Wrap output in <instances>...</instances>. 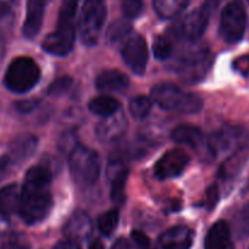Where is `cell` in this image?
Segmentation results:
<instances>
[{
    "mask_svg": "<svg viewBox=\"0 0 249 249\" xmlns=\"http://www.w3.org/2000/svg\"><path fill=\"white\" fill-rule=\"evenodd\" d=\"M80 0H62L56 30L43 40V49L55 56H66L76 39V14Z\"/></svg>",
    "mask_w": 249,
    "mask_h": 249,
    "instance_id": "cell-2",
    "label": "cell"
},
{
    "mask_svg": "<svg viewBox=\"0 0 249 249\" xmlns=\"http://www.w3.org/2000/svg\"><path fill=\"white\" fill-rule=\"evenodd\" d=\"M18 6V0H0V37L6 38L13 31Z\"/></svg>",
    "mask_w": 249,
    "mask_h": 249,
    "instance_id": "cell-22",
    "label": "cell"
},
{
    "mask_svg": "<svg viewBox=\"0 0 249 249\" xmlns=\"http://www.w3.org/2000/svg\"><path fill=\"white\" fill-rule=\"evenodd\" d=\"M128 170L120 169L116 170L111 179V190H110V196L111 200L116 204H122L124 200V188H126V182H127Z\"/></svg>",
    "mask_w": 249,
    "mask_h": 249,
    "instance_id": "cell-26",
    "label": "cell"
},
{
    "mask_svg": "<svg viewBox=\"0 0 249 249\" xmlns=\"http://www.w3.org/2000/svg\"><path fill=\"white\" fill-rule=\"evenodd\" d=\"M174 44L169 36H158L153 43V53L158 60H166L171 56Z\"/></svg>",
    "mask_w": 249,
    "mask_h": 249,
    "instance_id": "cell-30",
    "label": "cell"
},
{
    "mask_svg": "<svg viewBox=\"0 0 249 249\" xmlns=\"http://www.w3.org/2000/svg\"><path fill=\"white\" fill-rule=\"evenodd\" d=\"M171 138L175 142L188 145V147L193 148V149H207L208 155H209V150H208V138L205 137L203 131L200 128L196 127V126H191V124H181V126H177L176 128L172 130Z\"/></svg>",
    "mask_w": 249,
    "mask_h": 249,
    "instance_id": "cell-16",
    "label": "cell"
},
{
    "mask_svg": "<svg viewBox=\"0 0 249 249\" xmlns=\"http://www.w3.org/2000/svg\"><path fill=\"white\" fill-rule=\"evenodd\" d=\"M126 130H127V120L117 111L111 116L104 117V120L98 124L95 135L100 142L114 143L124 137Z\"/></svg>",
    "mask_w": 249,
    "mask_h": 249,
    "instance_id": "cell-13",
    "label": "cell"
},
{
    "mask_svg": "<svg viewBox=\"0 0 249 249\" xmlns=\"http://www.w3.org/2000/svg\"><path fill=\"white\" fill-rule=\"evenodd\" d=\"M111 249H130V243L124 238H119L112 244Z\"/></svg>",
    "mask_w": 249,
    "mask_h": 249,
    "instance_id": "cell-41",
    "label": "cell"
},
{
    "mask_svg": "<svg viewBox=\"0 0 249 249\" xmlns=\"http://www.w3.org/2000/svg\"><path fill=\"white\" fill-rule=\"evenodd\" d=\"M0 249H21L18 246H15V244H5V246H1Z\"/></svg>",
    "mask_w": 249,
    "mask_h": 249,
    "instance_id": "cell-44",
    "label": "cell"
},
{
    "mask_svg": "<svg viewBox=\"0 0 249 249\" xmlns=\"http://www.w3.org/2000/svg\"><path fill=\"white\" fill-rule=\"evenodd\" d=\"M77 137L73 132L62 133V136L57 141V148L60 152L66 155H70L77 148Z\"/></svg>",
    "mask_w": 249,
    "mask_h": 249,
    "instance_id": "cell-32",
    "label": "cell"
},
{
    "mask_svg": "<svg viewBox=\"0 0 249 249\" xmlns=\"http://www.w3.org/2000/svg\"><path fill=\"white\" fill-rule=\"evenodd\" d=\"M213 62L214 56L208 48H192L178 57L175 71L181 82L196 85L204 80Z\"/></svg>",
    "mask_w": 249,
    "mask_h": 249,
    "instance_id": "cell-4",
    "label": "cell"
},
{
    "mask_svg": "<svg viewBox=\"0 0 249 249\" xmlns=\"http://www.w3.org/2000/svg\"><path fill=\"white\" fill-rule=\"evenodd\" d=\"M69 165L73 181L81 187H92L100 175V159L97 152L83 145H77L69 155Z\"/></svg>",
    "mask_w": 249,
    "mask_h": 249,
    "instance_id": "cell-7",
    "label": "cell"
},
{
    "mask_svg": "<svg viewBox=\"0 0 249 249\" xmlns=\"http://www.w3.org/2000/svg\"><path fill=\"white\" fill-rule=\"evenodd\" d=\"M21 200V190L18 184H8L0 190V215L3 217H11L18 213Z\"/></svg>",
    "mask_w": 249,
    "mask_h": 249,
    "instance_id": "cell-21",
    "label": "cell"
},
{
    "mask_svg": "<svg viewBox=\"0 0 249 249\" xmlns=\"http://www.w3.org/2000/svg\"><path fill=\"white\" fill-rule=\"evenodd\" d=\"M243 131L238 127L229 126L224 127L219 132L214 133L210 138H208V150L210 158H216L221 153L229 152L238 145L243 138Z\"/></svg>",
    "mask_w": 249,
    "mask_h": 249,
    "instance_id": "cell-12",
    "label": "cell"
},
{
    "mask_svg": "<svg viewBox=\"0 0 249 249\" xmlns=\"http://www.w3.org/2000/svg\"><path fill=\"white\" fill-rule=\"evenodd\" d=\"M89 249H105V248H104V244L97 239V241H93L92 243L89 244Z\"/></svg>",
    "mask_w": 249,
    "mask_h": 249,
    "instance_id": "cell-43",
    "label": "cell"
},
{
    "mask_svg": "<svg viewBox=\"0 0 249 249\" xmlns=\"http://www.w3.org/2000/svg\"><path fill=\"white\" fill-rule=\"evenodd\" d=\"M239 231L243 234H249V204L239 214L238 219Z\"/></svg>",
    "mask_w": 249,
    "mask_h": 249,
    "instance_id": "cell-38",
    "label": "cell"
},
{
    "mask_svg": "<svg viewBox=\"0 0 249 249\" xmlns=\"http://www.w3.org/2000/svg\"><path fill=\"white\" fill-rule=\"evenodd\" d=\"M247 25V13L239 0L227 4L220 18V37L229 44L238 43L243 38Z\"/></svg>",
    "mask_w": 249,
    "mask_h": 249,
    "instance_id": "cell-8",
    "label": "cell"
},
{
    "mask_svg": "<svg viewBox=\"0 0 249 249\" xmlns=\"http://www.w3.org/2000/svg\"><path fill=\"white\" fill-rule=\"evenodd\" d=\"M192 230L187 226H174L162 232L158 238L155 249H191L193 243Z\"/></svg>",
    "mask_w": 249,
    "mask_h": 249,
    "instance_id": "cell-14",
    "label": "cell"
},
{
    "mask_svg": "<svg viewBox=\"0 0 249 249\" xmlns=\"http://www.w3.org/2000/svg\"><path fill=\"white\" fill-rule=\"evenodd\" d=\"M38 147V138L33 135H21L14 138L9 145V154L14 164H20L30 159Z\"/></svg>",
    "mask_w": 249,
    "mask_h": 249,
    "instance_id": "cell-17",
    "label": "cell"
},
{
    "mask_svg": "<svg viewBox=\"0 0 249 249\" xmlns=\"http://www.w3.org/2000/svg\"><path fill=\"white\" fill-rule=\"evenodd\" d=\"M38 105H39V100L27 99L16 103L15 107L20 114H31V112L35 111V110L37 109Z\"/></svg>",
    "mask_w": 249,
    "mask_h": 249,
    "instance_id": "cell-35",
    "label": "cell"
},
{
    "mask_svg": "<svg viewBox=\"0 0 249 249\" xmlns=\"http://www.w3.org/2000/svg\"><path fill=\"white\" fill-rule=\"evenodd\" d=\"M90 112L102 117L111 116L120 110V102L110 95H100L94 98L88 104Z\"/></svg>",
    "mask_w": 249,
    "mask_h": 249,
    "instance_id": "cell-25",
    "label": "cell"
},
{
    "mask_svg": "<svg viewBox=\"0 0 249 249\" xmlns=\"http://www.w3.org/2000/svg\"><path fill=\"white\" fill-rule=\"evenodd\" d=\"M50 0H27L26 18L22 33L27 39H33L39 33L44 18L45 6Z\"/></svg>",
    "mask_w": 249,
    "mask_h": 249,
    "instance_id": "cell-15",
    "label": "cell"
},
{
    "mask_svg": "<svg viewBox=\"0 0 249 249\" xmlns=\"http://www.w3.org/2000/svg\"><path fill=\"white\" fill-rule=\"evenodd\" d=\"M131 236H132V239L136 243V246L140 249H152V242H150L149 237L144 232L135 230V231H132Z\"/></svg>",
    "mask_w": 249,
    "mask_h": 249,
    "instance_id": "cell-34",
    "label": "cell"
},
{
    "mask_svg": "<svg viewBox=\"0 0 249 249\" xmlns=\"http://www.w3.org/2000/svg\"><path fill=\"white\" fill-rule=\"evenodd\" d=\"M105 18L107 6L104 0H86L78 20V33L82 44L94 47L99 42Z\"/></svg>",
    "mask_w": 249,
    "mask_h": 249,
    "instance_id": "cell-6",
    "label": "cell"
},
{
    "mask_svg": "<svg viewBox=\"0 0 249 249\" xmlns=\"http://www.w3.org/2000/svg\"><path fill=\"white\" fill-rule=\"evenodd\" d=\"M233 69L237 72L242 75H248L249 73V55L239 56L233 61Z\"/></svg>",
    "mask_w": 249,
    "mask_h": 249,
    "instance_id": "cell-37",
    "label": "cell"
},
{
    "mask_svg": "<svg viewBox=\"0 0 249 249\" xmlns=\"http://www.w3.org/2000/svg\"><path fill=\"white\" fill-rule=\"evenodd\" d=\"M247 1H248V3H249V0H247Z\"/></svg>",
    "mask_w": 249,
    "mask_h": 249,
    "instance_id": "cell-46",
    "label": "cell"
},
{
    "mask_svg": "<svg viewBox=\"0 0 249 249\" xmlns=\"http://www.w3.org/2000/svg\"><path fill=\"white\" fill-rule=\"evenodd\" d=\"M204 249H234L231 238V230L224 220L216 221L208 231Z\"/></svg>",
    "mask_w": 249,
    "mask_h": 249,
    "instance_id": "cell-18",
    "label": "cell"
},
{
    "mask_svg": "<svg viewBox=\"0 0 249 249\" xmlns=\"http://www.w3.org/2000/svg\"><path fill=\"white\" fill-rule=\"evenodd\" d=\"M190 162V157L182 149L167 150L157 161L154 175L159 179L174 178L179 176Z\"/></svg>",
    "mask_w": 249,
    "mask_h": 249,
    "instance_id": "cell-11",
    "label": "cell"
},
{
    "mask_svg": "<svg viewBox=\"0 0 249 249\" xmlns=\"http://www.w3.org/2000/svg\"><path fill=\"white\" fill-rule=\"evenodd\" d=\"M119 210H107V213H104V214L98 217V229L104 236H111V233L116 230L117 225H119Z\"/></svg>",
    "mask_w": 249,
    "mask_h": 249,
    "instance_id": "cell-29",
    "label": "cell"
},
{
    "mask_svg": "<svg viewBox=\"0 0 249 249\" xmlns=\"http://www.w3.org/2000/svg\"><path fill=\"white\" fill-rule=\"evenodd\" d=\"M153 107V102L145 95H137L130 99L128 111L135 120H144L150 114Z\"/></svg>",
    "mask_w": 249,
    "mask_h": 249,
    "instance_id": "cell-28",
    "label": "cell"
},
{
    "mask_svg": "<svg viewBox=\"0 0 249 249\" xmlns=\"http://www.w3.org/2000/svg\"><path fill=\"white\" fill-rule=\"evenodd\" d=\"M92 220L88 216L87 213L77 210L66 221L64 233L69 239L77 241V239L87 238L92 233Z\"/></svg>",
    "mask_w": 249,
    "mask_h": 249,
    "instance_id": "cell-19",
    "label": "cell"
},
{
    "mask_svg": "<svg viewBox=\"0 0 249 249\" xmlns=\"http://www.w3.org/2000/svg\"><path fill=\"white\" fill-rule=\"evenodd\" d=\"M247 157H248V154H247L246 149L239 148L236 153H233V154L221 165L219 172L220 178H221L222 181H230V179L233 178V177L238 174L239 170L242 169V166L244 165Z\"/></svg>",
    "mask_w": 249,
    "mask_h": 249,
    "instance_id": "cell-23",
    "label": "cell"
},
{
    "mask_svg": "<svg viewBox=\"0 0 249 249\" xmlns=\"http://www.w3.org/2000/svg\"><path fill=\"white\" fill-rule=\"evenodd\" d=\"M152 100L161 109L178 114H197L203 109V100L197 94L182 90L177 86L164 83L152 88Z\"/></svg>",
    "mask_w": 249,
    "mask_h": 249,
    "instance_id": "cell-3",
    "label": "cell"
},
{
    "mask_svg": "<svg viewBox=\"0 0 249 249\" xmlns=\"http://www.w3.org/2000/svg\"><path fill=\"white\" fill-rule=\"evenodd\" d=\"M210 13H212V5L209 3H205L200 8L196 9L195 11L184 16L183 20L175 26V35L188 42H197L207 30Z\"/></svg>",
    "mask_w": 249,
    "mask_h": 249,
    "instance_id": "cell-9",
    "label": "cell"
},
{
    "mask_svg": "<svg viewBox=\"0 0 249 249\" xmlns=\"http://www.w3.org/2000/svg\"><path fill=\"white\" fill-rule=\"evenodd\" d=\"M13 165L14 162L11 161V159L8 155H4V157L0 158V181L8 176Z\"/></svg>",
    "mask_w": 249,
    "mask_h": 249,
    "instance_id": "cell-39",
    "label": "cell"
},
{
    "mask_svg": "<svg viewBox=\"0 0 249 249\" xmlns=\"http://www.w3.org/2000/svg\"><path fill=\"white\" fill-rule=\"evenodd\" d=\"M131 33H132V26L127 20L124 18L116 20L107 28V40L109 44H116L121 40L127 39Z\"/></svg>",
    "mask_w": 249,
    "mask_h": 249,
    "instance_id": "cell-27",
    "label": "cell"
},
{
    "mask_svg": "<svg viewBox=\"0 0 249 249\" xmlns=\"http://www.w3.org/2000/svg\"><path fill=\"white\" fill-rule=\"evenodd\" d=\"M122 59L133 73L141 76L145 72L148 64L147 42L141 35L128 37L121 49Z\"/></svg>",
    "mask_w": 249,
    "mask_h": 249,
    "instance_id": "cell-10",
    "label": "cell"
},
{
    "mask_svg": "<svg viewBox=\"0 0 249 249\" xmlns=\"http://www.w3.org/2000/svg\"><path fill=\"white\" fill-rule=\"evenodd\" d=\"M128 86V77L119 70H104L95 78V87L104 92H122Z\"/></svg>",
    "mask_w": 249,
    "mask_h": 249,
    "instance_id": "cell-20",
    "label": "cell"
},
{
    "mask_svg": "<svg viewBox=\"0 0 249 249\" xmlns=\"http://www.w3.org/2000/svg\"><path fill=\"white\" fill-rule=\"evenodd\" d=\"M121 9L127 18H137L143 11L142 0H122Z\"/></svg>",
    "mask_w": 249,
    "mask_h": 249,
    "instance_id": "cell-33",
    "label": "cell"
},
{
    "mask_svg": "<svg viewBox=\"0 0 249 249\" xmlns=\"http://www.w3.org/2000/svg\"><path fill=\"white\" fill-rule=\"evenodd\" d=\"M50 183L52 171L47 165L32 166L26 172L18 209V214L26 224H37L49 215L53 208Z\"/></svg>",
    "mask_w": 249,
    "mask_h": 249,
    "instance_id": "cell-1",
    "label": "cell"
},
{
    "mask_svg": "<svg viewBox=\"0 0 249 249\" xmlns=\"http://www.w3.org/2000/svg\"><path fill=\"white\" fill-rule=\"evenodd\" d=\"M214 1H220V0H214Z\"/></svg>",
    "mask_w": 249,
    "mask_h": 249,
    "instance_id": "cell-45",
    "label": "cell"
},
{
    "mask_svg": "<svg viewBox=\"0 0 249 249\" xmlns=\"http://www.w3.org/2000/svg\"><path fill=\"white\" fill-rule=\"evenodd\" d=\"M220 198V190L216 184H212L207 191V199H205V205L208 209H213L215 208L216 203L219 202Z\"/></svg>",
    "mask_w": 249,
    "mask_h": 249,
    "instance_id": "cell-36",
    "label": "cell"
},
{
    "mask_svg": "<svg viewBox=\"0 0 249 249\" xmlns=\"http://www.w3.org/2000/svg\"><path fill=\"white\" fill-rule=\"evenodd\" d=\"M73 85V80L70 76H64L61 78H57L56 81L52 83L48 88V94L52 97H60V95L65 94L71 89Z\"/></svg>",
    "mask_w": 249,
    "mask_h": 249,
    "instance_id": "cell-31",
    "label": "cell"
},
{
    "mask_svg": "<svg viewBox=\"0 0 249 249\" xmlns=\"http://www.w3.org/2000/svg\"><path fill=\"white\" fill-rule=\"evenodd\" d=\"M6 52V38L0 37V61L3 60Z\"/></svg>",
    "mask_w": 249,
    "mask_h": 249,
    "instance_id": "cell-42",
    "label": "cell"
},
{
    "mask_svg": "<svg viewBox=\"0 0 249 249\" xmlns=\"http://www.w3.org/2000/svg\"><path fill=\"white\" fill-rule=\"evenodd\" d=\"M40 80V69L37 62L28 56H18L10 62L4 77L6 88L11 92H30Z\"/></svg>",
    "mask_w": 249,
    "mask_h": 249,
    "instance_id": "cell-5",
    "label": "cell"
},
{
    "mask_svg": "<svg viewBox=\"0 0 249 249\" xmlns=\"http://www.w3.org/2000/svg\"><path fill=\"white\" fill-rule=\"evenodd\" d=\"M190 0H154V10L159 18L169 20L176 18L188 6Z\"/></svg>",
    "mask_w": 249,
    "mask_h": 249,
    "instance_id": "cell-24",
    "label": "cell"
},
{
    "mask_svg": "<svg viewBox=\"0 0 249 249\" xmlns=\"http://www.w3.org/2000/svg\"><path fill=\"white\" fill-rule=\"evenodd\" d=\"M54 249H81L80 244L77 243V241H73V239H65V241H61L54 247Z\"/></svg>",
    "mask_w": 249,
    "mask_h": 249,
    "instance_id": "cell-40",
    "label": "cell"
}]
</instances>
